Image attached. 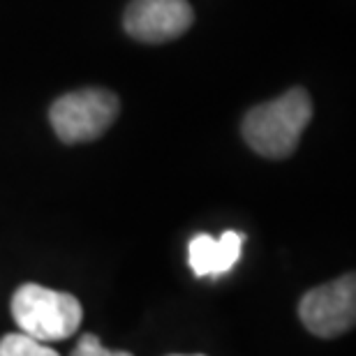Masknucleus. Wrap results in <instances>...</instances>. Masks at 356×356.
Here are the masks:
<instances>
[{
    "instance_id": "nucleus-7",
    "label": "nucleus",
    "mask_w": 356,
    "mask_h": 356,
    "mask_svg": "<svg viewBox=\"0 0 356 356\" xmlns=\"http://www.w3.org/2000/svg\"><path fill=\"white\" fill-rule=\"evenodd\" d=\"M0 356H60L47 343H40L26 333H7L0 340Z\"/></svg>"
},
{
    "instance_id": "nucleus-9",
    "label": "nucleus",
    "mask_w": 356,
    "mask_h": 356,
    "mask_svg": "<svg viewBox=\"0 0 356 356\" xmlns=\"http://www.w3.org/2000/svg\"><path fill=\"white\" fill-rule=\"evenodd\" d=\"M197 356H202V354H197Z\"/></svg>"
},
{
    "instance_id": "nucleus-1",
    "label": "nucleus",
    "mask_w": 356,
    "mask_h": 356,
    "mask_svg": "<svg viewBox=\"0 0 356 356\" xmlns=\"http://www.w3.org/2000/svg\"><path fill=\"white\" fill-rule=\"evenodd\" d=\"M310 118V95L303 88H291L277 99L257 104L248 111L241 130L254 153L270 160H282L296 151Z\"/></svg>"
},
{
    "instance_id": "nucleus-2",
    "label": "nucleus",
    "mask_w": 356,
    "mask_h": 356,
    "mask_svg": "<svg viewBox=\"0 0 356 356\" xmlns=\"http://www.w3.org/2000/svg\"><path fill=\"white\" fill-rule=\"evenodd\" d=\"M12 317L21 333L40 343H54L79 331L83 308L72 294L28 282L14 291Z\"/></svg>"
},
{
    "instance_id": "nucleus-6",
    "label": "nucleus",
    "mask_w": 356,
    "mask_h": 356,
    "mask_svg": "<svg viewBox=\"0 0 356 356\" xmlns=\"http://www.w3.org/2000/svg\"><path fill=\"white\" fill-rule=\"evenodd\" d=\"M243 241L245 236L238 232H225L220 238H213L209 234H197L188 248L190 268L195 270L197 277H218L229 273L241 257Z\"/></svg>"
},
{
    "instance_id": "nucleus-8",
    "label": "nucleus",
    "mask_w": 356,
    "mask_h": 356,
    "mask_svg": "<svg viewBox=\"0 0 356 356\" xmlns=\"http://www.w3.org/2000/svg\"><path fill=\"white\" fill-rule=\"evenodd\" d=\"M70 356H132L130 352H111L99 343V338L95 333H86V336L79 338V343L72 350Z\"/></svg>"
},
{
    "instance_id": "nucleus-3",
    "label": "nucleus",
    "mask_w": 356,
    "mask_h": 356,
    "mask_svg": "<svg viewBox=\"0 0 356 356\" xmlns=\"http://www.w3.org/2000/svg\"><path fill=\"white\" fill-rule=\"evenodd\" d=\"M120 111L118 97L102 88H83L58 97L49 109L51 127L65 144L92 141L109 130Z\"/></svg>"
},
{
    "instance_id": "nucleus-5",
    "label": "nucleus",
    "mask_w": 356,
    "mask_h": 356,
    "mask_svg": "<svg viewBox=\"0 0 356 356\" xmlns=\"http://www.w3.org/2000/svg\"><path fill=\"white\" fill-rule=\"evenodd\" d=\"M195 12L188 0H132L125 12V31L139 42H169L188 31Z\"/></svg>"
},
{
    "instance_id": "nucleus-4",
    "label": "nucleus",
    "mask_w": 356,
    "mask_h": 356,
    "mask_svg": "<svg viewBox=\"0 0 356 356\" xmlns=\"http://www.w3.org/2000/svg\"><path fill=\"white\" fill-rule=\"evenodd\" d=\"M303 326L317 338H338L356 324V277L347 273L310 289L298 303Z\"/></svg>"
}]
</instances>
